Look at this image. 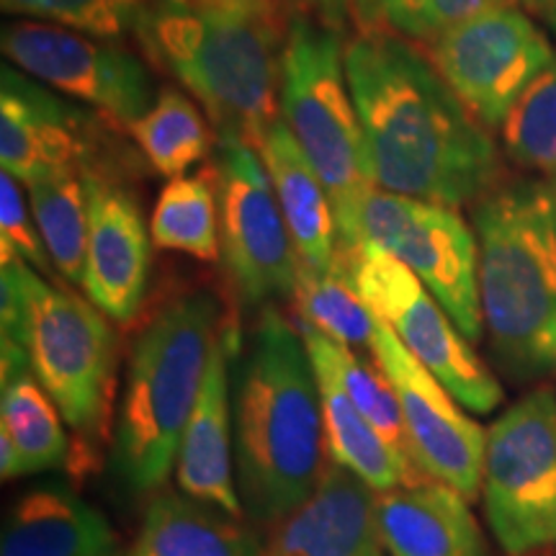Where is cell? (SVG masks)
I'll use <instances>...</instances> for the list:
<instances>
[{"label": "cell", "mask_w": 556, "mask_h": 556, "mask_svg": "<svg viewBox=\"0 0 556 556\" xmlns=\"http://www.w3.org/2000/svg\"><path fill=\"white\" fill-rule=\"evenodd\" d=\"M294 302L299 319L315 325L319 332L351 348L364 345L368 351L379 315L361 299L348 270H312L299 263Z\"/></svg>", "instance_id": "cell-29"}, {"label": "cell", "mask_w": 556, "mask_h": 556, "mask_svg": "<svg viewBox=\"0 0 556 556\" xmlns=\"http://www.w3.org/2000/svg\"><path fill=\"white\" fill-rule=\"evenodd\" d=\"M0 250L21 255L41 276H52V258L34 222L29 197L21 191V180L5 170L0 176Z\"/></svg>", "instance_id": "cell-33"}, {"label": "cell", "mask_w": 556, "mask_h": 556, "mask_svg": "<svg viewBox=\"0 0 556 556\" xmlns=\"http://www.w3.org/2000/svg\"><path fill=\"white\" fill-rule=\"evenodd\" d=\"M482 503L507 556L556 554V392L539 387L486 428Z\"/></svg>", "instance_id": "cell-8"}, {"label": "cell", "mask_w": 556, "mask_h": 556, "mask_svg": "<svg viewBox=\"0 0 556 556\" xmlns=\"http://www.w3.org/2000/svg\"><path fill=\"white\" fill-rule=\"evenodd\" d=\"M518 0H381V21L400 37L433 41L451 26Z\"/></svg>", "instance_id": "cell-32"}, {"label": "cell", "mask_w": 556, "mask_h": 556, "mask_svg": "<svg viewBox=\"0 0 556 556\" xmlns=\"http://www.w3.org/2000/svg\"><path fill=\"white\" fill-rule=\"evenodd\" d=\"M500 131L513 163L556 178V58L523 90Z\"/></svg>", "instance_id": "cell-30"}, {"label": "cell", "mask_w": 556, "mask_h": 556, "mask_svg": "<svg viewBox=\"0 0 556 556\" xmlns=\"http://www.w3.org/2000/svg\"><path fill=\"white\" fill-rule=\"evenodd\" d=\"M528 3L536 5V9L546 16L548 24L556 29V0H528Z\"/></svg>", "instance_id": "cell-35"}, {"label": "cell", "mask_w": 556, "mask_h": 556, "mask_svg": "<svg viewBox=\"0 0 556 556\" xmlns=\"http://www.w3.org/2000/svg\"><path fill=\"white\" fill-rule=\"evenodd\" d=\"M5 13L116 39L135 34L148 0H0Z\"/></svg>", "instance_id": "cell-31"}, {"label": "cell", "mask_w": 556, "mask_h": 556, "mask_svg": "<svg viewBox=\"0 0 556 556\" xmlns=\"http://www.w3.org/2000/svg\"><path fill=\"white\" fill-rule=\"evenodd\" d=\"M281 116L328 191L338 227V253L358 250V222L377 189L364 127L345 75L340 34L325 21H289L281 60Z\"/></svg>", "instance_id": "cell-7"}, {"label": "cell", "mask_w": 556, "mask_h": 556, "mask_svg": "<svg viewBox=\"0 0 556 556\" xmlns=\"http://www.w3.org/2000/svg\"><path fill=\"white\" fill-rule=\"evenodd\" d=\"M0 556H131V546L78 492L45 484L9 507Z\"/></svg>", "instance_id": "cell-21"}, {"label": "cell", "mask_w": 556, "mask_h": 556, "mask_svg": "<svg viewBox=\"0 0 556 556\" xmlns=\"http://www.w3.org/2000/svg\"><path fill=\"white\" fill-rule=\"evenodd\" d=\"M428 58L456 99L486 129H500L523 90L556 58L552 41L518 5L462 21L433 41Z\"/></svg>", "instance_id": "cell-11"}, {"label": "cell", "mask_w": 556, "mask_h": 556, "mask_svg": "<svg viewBox=\"0 0 556 556\" xmlns=\"http://www.w3.org/2000/svg\"><path fill=\"white\" fill-rule=\"evenodd\" d=\"M338 263L348 270L361 299L454 394L458 405L475 415H490L503 405V384L405 263L377 248L338 253Z\"/></svg>", "instance_id": "cell-9"}, {"label": "cell", "mask_w": 556, "mask_h": 556, "mask_svg": "<svg viewBox=\"0 0 556 556\" xmlns=\"http://www.w3.org/2000/svg\"><path fill=\"white\" fill-rule=\"evenodd\" d=\"M238 348L240 336L235 319L229 317L214 343L204 387L180 441L176 482L178 490L193 500L242 518L245 510L235 477V392L229 379Z\"/></svg>", "instance_id": "cell-17"}, {"label": "cell", "mask_w": 556, "mask_h": 556, "mask_svg": "<svg viewBox=\"0 0 556 556\" xmlns=\"http://www.w3.org/2000/svg\"><path fill=\"white\" fill-rule=\"evenodd\" d=\"M479 304L492 351L518 381L556 377V199L533 178L475 201Z\"/></svg>", "instance_id": "cell-4"}, {"label": "cell", "mask_w": 556, "mask_h": 556, "mask_svg": "<svg viewBox=\"0 0 556 556\" xmlns=\"http://www.w3.org/2000/svg\"><path fill=\"white\" fill-rule=\"evenodd\" d=\"M281 0H148L135 37L204 106L219 142L258 150L281 119Z\"/></svg>", "instance_id": "cell-2"}, {"label": "cell", "mask_w": 556, "mask_h": 556, "mask_svg": "<svg viewBox=\"0 0 556 556\" xmlns=\"http://www.w3.org/2000/svg\"><path fill=\"white\" fill-rule=\"evenodd\" d=\"M317 9L323 11L325 24L338 34L345 26L356 34L387 29L381 21V0H317Z\"/></svg>", "instance_id": "cell-34"}, {"label": "cell", "mask_w": 556, "mask_h": 556, "mask_svg": "<svg viewBox=\"0 0 556 556\" xmlns=\"http://www.w3.org/2000/svg\"><path fill=\"white\" fill-rule=\"evenodd\" d=\"M368 356L377 361L405 422L409 456L420 475L475 500L482 492L486 430L464 413L454 394L407 351L379 317Z\"/></svg>", "instance_id": "cell-14"}, {"label": "cell", "mask_w": 556, "mask_h": 556, "mask_svg": "<svg viewBox=\"0 0 556 556\" xmlns=\"http://www.w3.org/2000/svg\"><path fill=\"white\" fill-rule=\"evenodd\" d=\"M374 516L389 556H490L469 500L435 479L377 492Z\"/></svg>", "instance_id": "cell-20"}, {"label": "cell", "mask_w": 556, "mask_h": 556, "mask_svg": "<svg viewBox=\"0 0 556 556\" xmlns=\"http://www.w3.org/2000/svg\"><path fill=\"white\" fill-rule=\"evenodd\" d=\"M131 556H263V546L238 516L186 492H160L144 510Z\"/></svg>", "instance_id": "cell-23"}, {"label": "cell", "mask_w": 556, "mask_h": 556, "mask_svg": "<svg viewBox=\"0 0 556 556\" xmlns=\"http://www.w3.org/2000/svg\"><path fill=\"white\" fill-rule=\"evenodd\" d=\"M330 464L323 397L299 325L263 309L235 384V471L245 516L274 528L315 495Z\"/></svg>", "instance_id": "cell-3"}, {"label": "cell", "mask_w": 556, "mask_h": 556, "mask_svg": "<svg viewBox=\"0 0 556 556\" xmlns=\"http://www.w3.org/2000/svg\"><path fill=\"white\" fill-rule=\"evenodd\" d=\"M217 168L222 263L235 291L253 307L294 296L299 255L258 150L219 142Z\"/></svg>", "instance_id": "cell-13"}, {"label": "cell", "mask_w": 556, "mask_h": 556, "mask_svg": "<svg viewBox=\"0 0 556 556\" xmlns=\"http://www.w3.org/2000/svg\"><path fill=\"white\" fill-rule=\"evenodd\" d=\"M374 495L364 479L330 458L315 495L274 526L263 556H389Z\"/></svg>", "instance_id": "cell-18"}, {"label": "cell", "mask_w": 556, "mask_h": 556, "mask_svg": "<svg viewBox=\"0 0 556 556\" xmlns=\"http://www.w3.org/2000/svg\"><path fill=\"white\" fill-rule=\"evenodd\" d=\"M152 242L197 261H219V168L206 165L193 176L170 178L150 219Z\"/></svg>", "instance_id": "cell-25"}, {"label": "cell", "mask_w": 556, "mask_h": 556, "mask_svg": "<svg viewBox=\"0 0 556 556\" xmlns=\"http://www.w3.org/2000/svg\"><path fill=\"white\" fill-rule=\"evenodd\" d=\"M184 90L160 88L152 106L129 124V135L160 176L178 178L212 152L214 135Z\"/></svg>", "instance_id": "cell-26"}, {"label": "cell", "mask_w": 556, "mask_h": 556, "mask_svg": "<svg viewBox=\"0 0 556 556\" xmlns=\"http://www.w3.org/2000/svg\"><path fill=\"white\" fill-rule=\"evenodd\" d=\"M345 75L377 189L464 206L497 184L500 155L484 124L413 41L389 29L356 34Z\"/></svg>", "instance_id": "cell-1"}, {"label": "cell", "mask_w": 556, "mask_h": 556, "mask_svg": "<svg viewBox=\"0 0 556 556\" xmlns=\"http://www.w3.org/2000/svg\"><path fill=\"white\" fill-rule=\"evenodd\" d=\"M299 330H302L304 345H307L309 358L319 361L336 374V379L343 384L348 397L353 400L361 413L366 415V420L379 430V435L392 446L402 458L413 462L407 446V433L405 422H402V409L400 402L394 397L392 384H389L377 361H366L356 353V348L338 343L319 332L315 325L299 319ZM415 464V462H413Z\"/></svg>", "instance_id": "cell-28"}, {"label": "cell", "mask_w": 556, "mask_h": 556, "mask_svg": "<svg viewBox=\"0 0 556 556\" xmlns=\"http://www.w3.org/2000/svg\"><path fill=\"white\" fill-rule=\"evenodd\" d=\"M65 417L31 374L16 340L0 336V475L5 482L70 467Z\"/></svg>", "instance_id": "cell-19"}, {"label": "cell", "mask_w": 556, "mask_h": 556, "mask_svg": "<svg viewBox=\"0 0 556 556\" xmlns=\"http://www.w3.org/2000/svg\"><path fill=\"white\" fill-rule=\"evenodd\" d=\"M0 336L16 340L73 433L70 471L86 475L109 441L116 338L90 299L0 250Z\"/></svg>", "instance_id": "cell-5"}, {"label": "cell", "mask_w": 556, "mask_h": 556, "mask_svg": "<svg viewBox=\"0 0 556 556\" xmlns=\"http://www.w3.org/2000/svg\"><path fill=\"white\" fill-rule=\"evenodd\" d=\"M88 199V258L83 291L114 323H129L148 294L152 235L137 201L106 173L83 168Z\"/></svg>", "instance_id": "cell-16"}, {"label": "cell", "mask_w": 556, "mask_h": 556, "mask_svg": "<svg viewBox=\"0 0 556 556\" xmlns=\"http://www.w3.org/2000/svg\"><path fill=\"white\" fill-rule=\"evenodd\" d=\"M90 122L24 70H0V163L21 184L88 168Z\"/></svg>", "instance_id": "cell-15"}, {"label": "cell", "mask_w": 556, "mask_h": 556, "mask_svg": "<svg viewBox=\"0 0 556 556\" xmlns=\"http://www.w3.org/2000/svg\"><path fill=\"white\" fill-rule=\"evenodd\" d=\"M29 189V204L52 266L67 283L83 289L88 258V199L83 170L45 176Z\"/></svg>", "instance_id": "cell-27"}, {"label": "cell", "mask_w": 556, "mask_h": 556, "mask_svg": "<svg viewBox=\"0 0 556 556\" xmlns=\"http://www.w3.org/2000/svg\"><path fill=\"white\" fill-rule=\"evenodd\" d=\"M361 248L384 250L405 263L456 328L471 343L482 340L479 245L475 227L464 222L456 206L374 189L361 208Z\"/></svg>", "instance_id": "cell-10"}, {"label": "cell", "mask_w": 556, "mask_h": 556, "mask_svg": "<svg viewBox=\"0 0 556 556\" xmlns=\"http://www.w3.org/2000/svg\"><path fill=\"white\" fill-rule=\"evenodd\" d=\"M5 60L70 99L129 127L155 103L148 65L114 39L45 21H11L0 34Z\"/></svg>", "instance_id": "cell-12"}, {"label": "cell", "mask_w": 556, "mask_h": 556, "mask_svg": "<svg viewBox=\"0 0 556 556\" xmlns=\"http://www.w3.org/2000/svg\"><path fill=\"white\" fill-rule=\"evenodd\" d=\"M546 556H556V554H546Z\"/></svg>", "instance_id": "cell-37"}, {"label": "cell", "mask_w": 556, "mask_h": 556, "mask_svg": "<svg viewBox=\"0 0 556 556\" xmlns=\"http://www.w3.org/2000/svg\"><path fill=\"white\" fill-rule=\"evenodd\" d=\"M552 189H554V199H556V178L552 180Z\"/></svg>", "instance_id": "cell-36"}, {"label": "cell", "mask_w": 556, "mask_h": 556, "mask_svg": "<svg viewBox=\"0 0 556 556\" xmlns=\"http://www.w3.org/2000/svg\"><path fill=\"white\" fill-rule=\"evenodd\" d=\"M258 155L294 240L299 263L312 270L338 268V227L330 197L283 116L263 137Z\"/></svg>", "instance_id": "cell-22"}, {"label": "cell", "mask_w": 556, "mask_h": 556, "mask_svg": "<svg viewBox=\"0 0 556 556\" xmlns=\"http://www.w3.org/2000/svg\"><path fill=\"white\" fill-rule=\"evenodd\" d=\"M312 366H315L319 397H323L325 441H328L332 462L364 479L374 492L426 482L428 477L389 446L379 430L366 420V415L353 405L336 374L319 361H312Z\"/></svg>", "instance_id": "cell-24"}, {"label": "cell", "mask_w": 556, "mask_h": 556, "mask_svg": "<svg viewBox=\"0 0 556 556\" xmlns=\"http://www.w3.org/2000/svg\"><path fill=\"white\" fill-rule=\"evenodd\" d=\"M229 317L212 291H186L163 304L131 343L111 471L135 495L157 492L176 471L208 358Z\"/></svg>", "instance_id": "cell-6"}]
</instances>
